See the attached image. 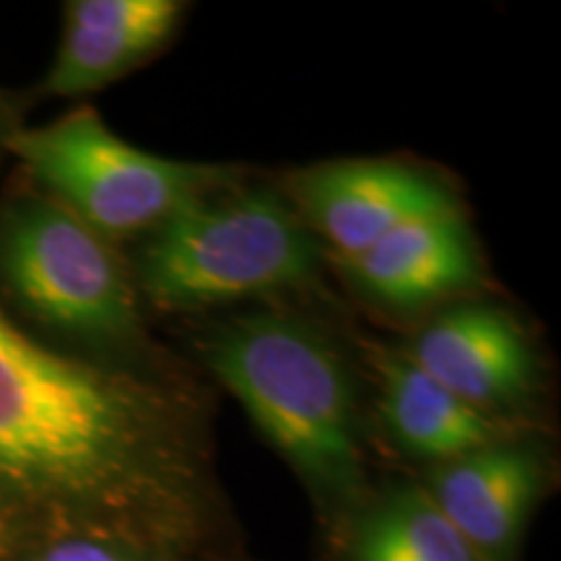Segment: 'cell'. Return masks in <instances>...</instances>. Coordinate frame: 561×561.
Listing matches in <instances>:
<instances>
[{"label": "cell", "instance_id": "cell-1", "mask_svg": "<svg viewBox=\"0 0 561 561\" xmlns=\"http://www.w3.org/2000/svg\"><path fill=\"white\" fill-rule=\"evenodd\" d=\"M216 494L198 413L170 385L39 341L0 307V541L198 551Z\"/></svg>", "mask_w": 561, "mask_h": 561}, {"label": "cell", "instance_id": "cell-2", "mask_svg": "<svg viewBox=\"0 0 561 561\" xmlns=\"http://www.w3.org/2000/svg\"><path fill=\"white\" fill-rule=\"evenodd\" d=\"M203 359L252 424L331 515L362 504L364 455L356 382L312 322L261 310L216 328Z\"/></svg>", "mask_w": 561, "mask_h": 561}, {"label": "cell", "instance_id": "cell-3", "mask_svg": "<svg viewBox=\"0 0 561 561\" xmlns=\"http://www.w3.org/2000/svg\"><path fill=\"white\" fill-rule=\"evenodd\" d=\"M0 297L73 356L115 364L146 346L115 244L39 191L0 203Z\"/></svg>", "mask_w": 561, "mask_h": 561}, {"label": "cell", "instance_id": "cell-4", "mask_svg": "<svg viewBox=\"0 0 561 561\" xmlns=\"http://www.w3.org/2000/svg\"><path fill=\"white\" fill-rule=\"evenodd\" d=\"M318 242L289 201L219 191L164 221L138 252L136 289L170 312L273 297L314 280Z\"/></svg>", "mask_w": 561, "mask_h": 561}, {"label": "cell", "instance_id": "cell-5", "mask_svg": "<svg viewBox=\"0 0 561 561\" xmlns=\"http://www.w3.org/2000/svg\"><path fill=\"white\" fill-rule=\"evenodd\" d=\"M5 151L39 193L112 244L149 237L193 201L234 182L229 167L138 149L110 130L94 107H76L37 128H13Z\"/></svg>", "mask_w": 561, "mask_h": 561}, {"label": "cell", "instance_id": "cell-6", "mask_svg": "<svg viewBox=\"0 0 561 561\" xmlns=\"http://www.w3.org/2000/svg\"><path fill=\"white\" fill-rule=\"evenodd\" d=\"M294 208L343 263L354 261L401 224L460 203L432 174L390 159H343L291 180Z\"/></svg>", "mask_w": 561, "mask_h": 561}, {"label": "cell", "instance_id": "cell-7", "mask_svg": "<svg viewBox=\"0 0 561 561\" xmlns=\"http://www.w3.org/2000/svg\"><path fill=\"white\" fill-rule=\"evenodd\" d=\"M549 476L543 450L507 434L434 466L426 494L483 561H515Z\"/></svg>", "mask_w": 561, "mask_h": 561}, {"label": "cell", "instance_id": "cell-8", "mask_svg": "<svg viewBox=\"0 0 561 561\" xmlns=\"http://www.w3.org/2000/svg\"><path fill=\"white\" fill-rule=\"evenodd\" d=\"M405 356L483 413L523 403L538 385L528 333L494 305H462L439 314L413 339Z\"/></svg>", "mask_w": 561, "mask_h": 561}, {"label": "cell", "instance_id": "cell-9", "mask_svg": "<svg viewBox=\"0 0 561 561\" xmlns=\"http://www.w3.org/2000/svg\"><path fill=\"white\" fill-rule=\"evenodd\" d=\"M182 13L178 0H70L42 94H96L153 58L174 37Z\"/></svg>", "mask_w": 561, "mask_h": 561}, {"label": "cell", "instance_id": "cell-10", "mask_svg": "<svg viewBox=\"0 0 561 561\" xmlns=\"http://www.w3.org/2000/svg\"><path fill=\"white\" fill-rule=\"evenodd\" d=\"M354 284L392 310H419L479 286L481 255L460 206L392 229L346 263Z\"/></svg>", "mask_w": 561, "mask_h": 561}, {"label": "cell", "instance_id": "cell-11", "mask_svg": "<svg viewBox=\"0 0 561 561\" xmlns=\"http://www.w3.org/2000/svg\"><path fill=\"white\" fill-rule=\"evenodd\" d=\"M377 369L385 426L396 445L413 458L439 466L504 437L489 413L462 403L405 354H388Z\"/></svg>", "mask_w": 561, "mask_h": 561}, {"label": "cell", "instance_id": "cell-12", "mask_svg": "<svg viewBox=\"0 0 561 561\" xmlns=\"http://www.w3.org/2000/svg\"><path fill=\"white\" fill-rule=\"evenodd\" d=\"M348 561H483L421 486H396L351 515Z\"/></svg>", "mask_w": 561, "mask_h": 561}, {"label": "cell", "instance_id": "cell-13", "mask_svg": "<svg viewBox=\"0 0 561 561\" xmlns=\"http://www.w3.org/2000/svg\"><path fill=\"white\" fill-rule=\"evenodd\" d=\"M32 561H153L144 551L104 538L70 536L30 551Z\"/></svg>", "mask_w": 561, "mask_h": 561}, {"label": "cell", "instance_id": "cell-14", "mask_svg": "<svg viewBox=\"0 0 561 561\" xmlns=\"http://www.w3.org/2000/svg\"><path fill=\"white\" fill-rule=\"evenodd\" d=\"M9 133H11V130L0 128V146H3V149H5V138H9Z\"/></svg>", "mask_w": 561, "mask_h": 561}]
</instances>
